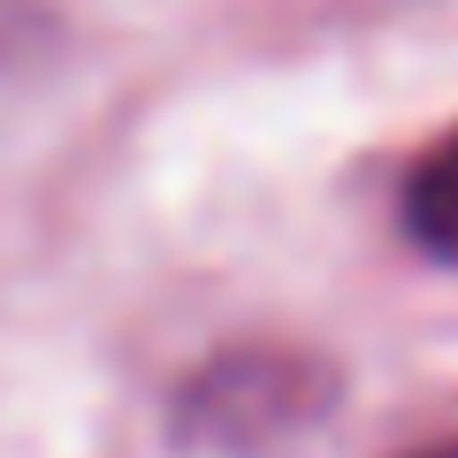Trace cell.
Masks as SVG:
<instances>
[{
    "label": "cell",
    "instance_id": "cell-1",
    "mask_svg": "<svg viewBox=\"0 0 458 458\" xmlns=\"http://www.w3.org/2000/svg\"><path fill=\"white\" fill-rule=\"evenodd\" d=\"M306 405H313V375L306 367H291V360H229V367H214V375L191 382L183 420H191V436H207V443H267V436H283Z\"/></svg>",
    "mask_w": 458,
    "mask_h": 458
},
{
    "label": "cell",
    "instance_id": "cell-2",
    "mask_svg": "<svg viewBox=\"0 0 458 458\" xmlns=\"http://www.w3.org/2000/svg\"><path fill=\"white\" fill-rule=\"evenodd\" d=\"M405 229L420 237L436 260L458 267V138H443L405 183Z\"/></svg>",
    "mask_w": 458,
    "mask_h": 458
},
{
    "label": "cell",
    "instance_id": "cell-3",
    "mask_svg": "<svg viewBox=\"0 0 458 458\" xmlns=\"http://www.w3.org/2000/svg\"><path fill=\"white\" fill-rule=\"evenodd\" d=\"M420 458H458V443H436V451H420Z\"/></svg>",
    "mask_w": 458,
    "mask_h": 458
}]
</instances>
